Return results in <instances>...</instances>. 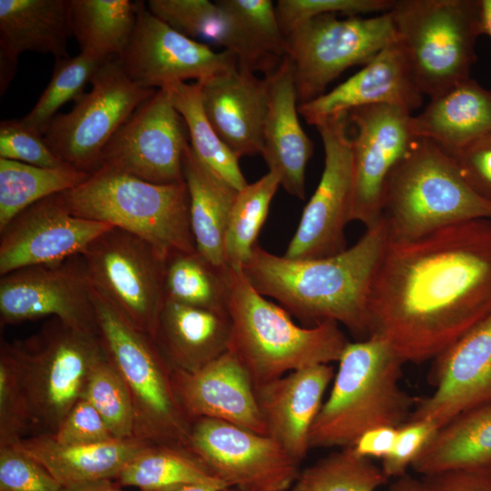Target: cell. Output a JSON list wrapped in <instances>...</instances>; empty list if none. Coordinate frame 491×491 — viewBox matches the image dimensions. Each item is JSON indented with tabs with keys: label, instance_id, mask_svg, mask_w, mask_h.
I'll return each instance as SVG.
<instances>
[{
	"label": "cell",
	"instance_id": "db71d44e",
	"mask_svg": "<svg viewBox=\"0 0 491 491\" xmlns=\"http://www.w3.org/2000/svg\"><path fill=\"white\" fill-rule=\"evenodd\" d=\"M65 491H122L115 480H100L65 488Z\"/></svg>",
	"mask_w": 491,
	"mask_h": 491
},
{
	"label": "cell",
	"instance_id": "44dd1931",
	"mask_svg": "<svg viewBox=\"0 0 491 491\" xmlns=\"http://www.w3.org/2000/svg\"><path fill=\"white\" fill-rule=\"evenodd\" d=\"M171 379L190 424L216 419L267 436L249 376L229 352L195 371L173 370Z\"/></svg>",
	"mask_w": 491,
	"mask_h": 491
},
{
	"label": "cell",
	"instance_id": "d4e9b609",
	"mask_svg": "<svg viewBox=\"0 0 491 491\" xmlns=\"http://www.w3.org/2000/svg\"><path fill=\"white\" fill-rule=\"evenodd\" d=\"M268 108L264 125L262 155L269 172L290 195L306 198V168L313 155V143L298 119L294 66L289 55L270 74Z\"/></svg>",
	"mask_w": 491,
	"mask_h": 491
},
{
	"label": "cell",
	"instance_id": "60d3db41",
	"mask_svg": "<svg viewBox=\"0 0 491 491\" xmlns=\"http://www.w3.org/2000/svg\"><path fill=\"white\" fill-rule=\"evenodd\" d=\"M148 10L181 35L224 47L229 44L225 15L216 2L207 0H149Z\"/></svg>",
	"mask_w": 491,
	"mask_h": 491
},
{
	"label": "cell",
	"instance_id": "f6af8a7d",
	"mask_svg": "<svg viewBox=\"0 0 491 491\" xmlns=\"http://www.w3.org/2000/svg\"><path fill=\"white\" fill-rule=\"evenodd\" d=\"M0 158L44 168L71 167L58 157L42 133L21 119L0 123Z\"/></svg>",
	"mask_w": 491,
	"mask_h": 491
},
{
	"label": "cell",
	"instance_id": "b9f144b4",
	"mask_svg": "<svg viewBox=\"0 0 491 491\" xmlns=\"http://www.w3.org/2000/svg\"><path fill=\"white\" fill-rule=\"evenodd\" d=\"M83 398L98 411L115 438L135 437V413L130 393L105 353L94 364Z\"/></svg>",
	"mask_w": 491,
	"mask_h": 491
},
{
	"label": "cell",
	"instance_id": "d6a6232c",
	"mask_svg": "<svg viewBox=\"0 0 491 491\" xmlns=\"http://www.w3.org/2000/svg\"><path fill=\"white\" fill-rule=\"evenodd\" d=\"M140 2L129 0H71V34L81 53L107 59L120 57L137 20Z\"/></svg>",
	"mask_w": 491,
	"mask_h": 491
},
{
	"label": "cell",
	"instance_id": "f1b7e54d",
	"mask_svg": "<svg viewBox=\"0 0 491 491\" xmlns=\"http://www.w3.org/2000/svg\"><path fill=\"white\" fill-rule=\"evenodd\" d=\"M71 0H0V56L25 51L69 57Z\"/></svg>",
	"mask_w": 491,
	"mask_h": 491
},
{
	"label": "cell",
	"instance_id": "e0dca14e",
	"mask_svg": "<svg viewBox=\"0 0 491 491\" xmlns=\"http://www.w3.org/2000/svg\"><path fill=\"white\" fill-rule=\"evenodd\" d=\"M412 114L388 105L357 107L348 112L355 127L352 138L353 196L350 222L366 228L382 220L387 179L418 139Z\"/></svg>",
	"mask_w": 491,
	"mask_h": 491
},
{
	"label": "cell",
	"instance_id": "3957f363",
	"mask_svg": "<svg viewBox=\"0 0 491 491\" xmlns=\"http://www.w3.org/2000/svg\"><path fill=\"white\" fill-rule=\"evenodd\" d=\"M224 276L231 325L227 352L254 387L286 373L339 361L350 341L337 323L297 326L285 308L254 288L242 269L227 266Z\"/></svg>",
	"mask_w": 491,
	"mask_h": 491
},
{
	"label": "cell",
	"instance_id": "7a4b0ae2",
	"mask_svg": "<svg viewBox=\"0 0 491 491\" xmlns=\"http://www.w3.org/2000/svg\"><path fill=\"white\" fill-rule=\"evenodd\" d=\"M387 242L382 218L335 256L289 259L256 244L241 269L259 294L276 300L305 326L332 321L363 340L370 336V286Z\"/></svg>",
	"mask_w": 491,
	"mask_h": 491
},
{
	"label": "cell",
	"instance_id": "30bf717a",
	"mask_svg": "<svg viewBox=\"0 0 491 491\" xmlns=\"http://www.w3.org/2000/svg\"><path fill=\"white\" fill-rule=\"evenodd\" d=\"M286 39L300 105L324 95L347 68L366 65L396 34L389 12L345 19L328 14L302 24Z\"/></svg>",
	"mask_w": 491,
	"mask_h": 491
},
{
	"label": "cell",
	"instance_id": "ba28073f",
	"mask_svg": "<svg viewBox=\"0 0 491 491\" xmlns=\"http://www.w3.org/2000/svg\"><path fill=\"white\" fill-rule=\"evenodd\" d=\"M6 344L19 372L31 436L53 435L83 398L89 373L105 354L99 336L52 317L35 335Z\"/></svg>",
	"mask_w": 491,
	"mask_h": 491
},
{
	"label": "cell",
	"instance_id": "c3c4849f",
	"mask_svg": "<svg viewBox=\"0 0 491 491\" xmlns=\"http://www.w3.org/2000/svg\"><path fill=\"white\" fill-rule=\"evenodd\" d=\"M437 430L434 424L424 420L407 421L398 427L391 452L382 459L381 468L385 475L390 479L406 474Z\"/></svg>",
	"mask_w": 491,
	"mask_h": 491
},
{
	"label": "cell",
	"instance_id": "6f0895ef",
	"mask_svg": "<svg viewBox=\"0 0 491 491\" xmlns=\"http://www.w3.org/2000/svg\"><path fill=\"white\" fill-rule=\"evenodd\" d=\"M220 491H240V490H238L236 488H234V487H225V488H224V489H222Z\"/></svg>",
	"mask_w": 491,
	"mask_h": 491
},
{
	"label": "cell",
	"instance_id": "ee69618b",
	"mask_svg": "<svg viewBox=\"0 0 491 491\" xmlns=\"http://www.w3.org/2000/svg\"><path fill=\"white\" fill-rule=\"evenodd\" d=\"M395 0H278L276 13L285 35L308 20L322 15L343 14L359 16L368 13H386Z\"/></svg>",
	"mask_w": 491,
	"mask_h": 491
},
{
	"label": "cell",
	"instance_id": "2e32d148",
	"mask_svg": "<svg viewBox=\"0 0 491 491\" xmlns=\"http://www.w3.org/2000/svg\"><path fill=\"white\" fill-rule=\"evenodd\" d=\"M45 316L98 335L90 283L82 255L24 267L0 278L1 326Z\"/></svg>",
	"mask_w": 491,
	"mask_h": 491
},
{
	"label": "cell",
	"instance_id": "1f68e13d",
	"mask_svg": "<svg viewBox=\"0 0 491 491\" xmlns=\"http://www.w3.org/2000/svg\"><path fill=\"white\" fill-rule=\"evenodd\" d=\"M491 466V404L456 416L442 426L411 467L423 476Z\"/></svg>",
	"mask_w": 491,
	"mask_h": 491
},
{
	"label": "cell",
	"instance_id": "8d00e7d4",
	"mask_svg": "<svg viewBox=\"0 0 491 491\" xmlns=\"http://www.w3.org/2000/svg\"><path fill=\"white\" fill-rule=\"evenodd\" d=\"M279 186L278 176L268 172L237 191L225 235V253L228 266L241 269L250 258Z\"/></svg>",
	"mask_w": 491,
	"mask_h": 491
},
{
	"label": "cell",
	"instance_id": "cb8c5ba5",
	"mask_svg": "<svg viewBox=\"0 0 491 491\" xmlns=\"http://www.w3.org/2000/svg\"><path fill=\"white\" fill-rule=\"evenodd\" d=\"M199 84L205 114L231 152L238 159L262 154L269 99L266 78L237 65Z\"/></svg>",
	"mask_w": 491,
	"mask_h": 491
},
{
	"label": "cell",
	"instance_id": "ab89813d",
	"mask_svg": "<svg viewBox=\"0 0 491 491\" xmlns=\"http://www.w3.org/2000/svg\"><path fill=\"white\" fill-rule=\"evenodd\" d=\"M105 60L84 53L74 57L55 59L48 85L34 108L21 119L22 122L44 135L57 111L84 94L85 85Z\"/></svg>",
	"mask_w": 491,
	"mask_h": 491
},
{
	"label": "cell",
	"instance_id": "4dcf8cb0",
	"mask_svg": "<svg viewBox=\"0 0 491 491\" xmlns=\"http://www.w3.org/2000/svg\"><path fill=\"white\" fill-rule=\"evenodd\" d=\"M229 35L226 51L237 65L265 75L274 71L288 55L286 36L279 25L276 6L270 0H218Z\"/></svg>",
	"mask_w": 491,
	"mask_h": 491
},
{
	"label": "cell",
	"instance_id": "74e56055",
	"mask_svg": "<svg viewBox=\"0 0 491 491\" xmlns=\"http://www.w3.org/2000/svg\"><path fill=\"white\" fill-rule=\"evenodd\" d=\"M225 267H215L196 250L173 254L165 261V300L201 308L225 309Z\"/></svg>",
	"mask_w": 491,
	"mask_h": 491
},
{
	"label": "cell",
	"instance_id": "7dc6e473",
	"mask_svg": "<svg viewBox=\"0 0 491 491\" xmlns=\"http://www.w3.org/2000/svg\"><path fill=\"white\" fill-rule=\"evenodd\" d=\"M50 436L65 446H92L116 439L98 411L85 398L72 407Z\"/></svg>",
	"mask_w": 491,
	"mask_h": 491
},
{
	"label": "cell",
	"instance_id": "4fadbf2b",
	"mask_svg": "<svg viewBox=\"0 0 491 491\" xmlns=\"http://www.w3.org/2000/svg\"><path fill=\"white\" fill-rule=\"evenodd\" d=\"M348 113L318 121L325 164L318 185L302 213L297 229L284 255L289 259H317L345 251L346 225L353 196L352 138Z\"/></svg>",
	"mask_w": 491,
	"mask_h": 491
},
{
	"label": "cell",
	"instance_id": "ac0fdd59",
	"mask_svg": "<svg viewBox=\"0 0 491 491\" xmlns=\"http://www.w3.org/2000/svg\"><path fill=\"white\" fill-rule=\"evenodd\" d=\"M127 76L148 89L170 86L195 79L203 83L237 65L226 50L188 38L155 17L139 3L131 39L119 57Z\"/></svg>",
	"mask_w": 491,
	"mask_h": 491
},
{
	"label": "cell",
	"instance_id": "4316f807",
	"mask_svg": "<svg viewBox=\"0 0 491 491\" xmlns=\"http://www.w3.org/2000/svg\"><path fill=\"white\" fill-rule=\"evenodd\" d=\"M151 443L133 437L92 446H65L50 435L24 437L14 447L42 465L65 488L115 480Z\"/></svg>",
	"mask_w": 491,
	"mask_h": 491
},
{
	"label": "cell",
	"instance_id": "681fc988",
	"mask_svg": "<svg viewBox=\"0 0 491 491\" xmlns=\"http://www.w3.org/2000/svg\"><path fill=\"white\" fill-rule=\"evenodd\" d=\"M466 184L491 202V135L481 137L451 155Z\"/></svg>",
	"mask_w": 491,
	"mask_h": 491
},
{
	"label": "cell",
	"instance_id": "d6986e66",
	"mask_svg": "<svg viewBox=\"0 0 491 491\" xmlns=\"http://www.w3.org/2000/svg\"><path fill=\"white\" fill-rule=\"evenodd\" d=\"M433 392L417 398L408 421L438 429L469 410L491 404V315L433 360Z\"/></svg>",
	"mask_w": 491,
	"mask_h": 491
},
{
	"label": "cell",
	"instance_id": "8fae6325",
	"mask_svg": "<svg viewBox=\"0 0 491 491\" xmlns=\"http://www.w3.org/2000/svg\"><path fill=\"white\" fill-rule=\"evenodd\" d=\"M90 83L91 91L76 99L70 112L56 115L44 133L62 161L87 174L99 168L107 143L155 92L131 80L118 56L106 59Z\"/></svg>",
	"mask_w": 491,
	"mask_h": 491
},
{
	"label": "cell",
	"instance_id": "484cf974",
	"mask_svg": "<svg viewBox=\"0 0 491 491\" xmlns=\"http://www.w3.org/2000/svg\"><path fill=\"white\" fill-rule=\"evenodd\" d=\"M226 309H207L165 300L154 340L173 370L195 371L227 352Z\"/></svg>",
	"mask_w": 491,
	"mask_h": 491
},
{
	"label": "cell",
	"instance_id": "f5cc1de1",
	"mask_svg": "<svg viewBox=\"0 0 491 491\" xmlns=\"http://www.w3.org/2000/svg\"><path fill=\"white\" fill-rule=\"evenodd\" d=\"M388 491H424L420 478L414 477L406 473L394 478Z\"/></svg>",
	"mask_w": 491,
	"mask_h": 491
},
{
	"label": "cell",
	"instance_id": "9c48e42d",
	"mask_svg": "<svg viewBox=\"0 0 491 491\" xmlns=\"http://www.w3.org/2000/svg\"><path fill=\"white\" fill-rule=\"evenodd\" d=\"M414 78L430 98L470 78L479 0H396L388 11Z\"/></svg>",
	"mask_w": 491,
	"mask_h": 491
},
{
	"label": "cell",
	"instance_id": "9a60e30c",
	"mask_svg": "<svg viewBox=\"0 0 491 491\" xmlns=\"http://www.w3.org/2000/svg\"><path fill=\"white\" fill-rule=\"evenodd\" d=\"M185 126L169 87L157 89L107 143L99 168L155 184L183 183V157L189 143Z\"/></svg>",
	"mask_w": 491,
	"mask_h": 491
},
{
	"label": "cell",
	"instance_id": "83f0119b",
	"mask_svg": "<svg viewBox=\"0 0 491 491\" xmlns=\"http://www.w3.org/2000/svg\"><path fill=\"white\" fill-rule=\"evenodd\" d=\"M418 138L430 140L453 155L468 144L491 135V90L471 77L430 98L412 116Z\"/></svg>",
	"mask_w": 491,
	"mask_h": 491
},
{
	"label": "cell",
	"instance_id": "52a82bcc",
	"mask_svg": "<svg viewBox=\"0 0 491 491\" xmlns=\"http://www.w3.org/2000/svg\"><path fill=\"white\" fill-rule=\"evenodd\" d=\"M93 302L104 351L132 398L135 437L187 448L191 424L174 394L173 368L154 338L132 325L94 287Z\"/></svg>",
	"mask_w": 491,
	"mask_h": 491
},
{
	"label": "cell",
	"instance_id": "f907efd6",
	"mask_svg": "<svg viewBox=\"0 0 491 491\" xmlns=\"http://www.w3.org/2000/svg\"><path fill=\"white\" fill-rule=\"evenodd\" d=\"M424 491H491L488 470L457 469L420 477Z\"/></svg>",
	"mask_w": 491,
	"mask_h": 491
},
{
	"label": "cell",
	"instance_id": "8992f818",
	"mask_svg": "<svg viewBox=\"0 0 491 491\" xmlns=\"http://www.w3.org/2000/svg\"><path fill=\"white\" fill-rule=\"evenodd\" d=\"M382 218L389 241H407L457 223L491 219V202L466 184L450 154L418 138L387 179Z\"/></svg>",
	"mask_w": 491,
	"mask_h": 491
},
{
	"label": "cell",
	"instance_id": "7bdbcfd3",
	"mask_svg": "<svg viewBox=\"0 0 491 491\" xmlns=\"http://www.w3.org/2000/svg\"><path fill=\"white\" fill-rule=\"evenodd\" d=\"M30 433V419L15 361L5 341L0 347V447L12 446Z\"/></svg>",
	"mask_w": 491,
	"mask_h": 491
},
{
	"label": "cell",
	"instance_id": "f546056e",
	"mask_svg": "<svg viewBox=\"0 0 491 491\" xmlns=\"http://www.w3.org/2000/svg\"><path fill=\"white\" fill-rule=\"evenodd\" d=\"M185 183L189 195V214L196 251L218 268L227 266L225 235L232 205L238 190L206 168L189 143L183 157Z\"/></svg>",
	"mask_w": 491,
	"mask_h": 491
},
{
	"label": "cell",
	"instance_id": "f35d334b",
	"mask_svg": "<svg viewBox=\"0 0 491 491\" xmlns=\"http://www.w3.org/2000/svg\"><path fill=\"white\" fill-rule=\"evenodd\" d=\"M388 480L372 459L345 447L300 470L289 491H376Z\"/></svg>",
	"mask_w": 491,
	"mask_h": 491
},
{
	"label": "cell",
	"instance_id": "7c38bea8",
	"mask_svg": "<svg viewBox=\"0 0 491 491\" xmlns=\"http://www.w3.org/2000/svg\"><path fill=\"white\" fill-rule=\"evenodd\" d=\"M81 255L92 286L153 337L165 301L166 259L145 239L115 226L99 235Z\"/></svg>",
	"mask_w": 491,
	"mask_h": 491
},
{
	"label": "cell",
	"instance_id": "ffe728a7",
	"mask_svg": "<svg viewBox=\"0 0 491 491\" xmlns=\"http://www.w3.org/2000/svg\"><path fill=\"white\" fill-rule=\"evenodd\" d=\"M112 226L74 215L55 195L38 201L0 231V276L81 255Z\"/></svg>",
	"mask_w": 491,
	"mask_h": 491
},
{
	"label": "cell",
	"instance_id": "d590c367",
	"mask_svg": "<svg viewBox=\"0 0 491 491\" xmlns=\"http://www.w3.org/2000/svg\"><path fill=\"white\" fill-rule=\"evenodd\" d=\"M168 87L175 106L185 120L189 145L197 159L236 190L246 187L248 183L240 169L239 159L221 140L205 114L200 84L182 82Z\"/></svg>",
	"mask_w": 491,
	"mask_h": 491
},
{
	"label": "cell",
	"instance_id": "e575fe53",
	"mask_svg": "<svg viewBox=\"0 0 491 491\" xmlns=\"http://www.w3.org/2000/svg\"><path fill=\"white\" fill-rule=\"evenodd\" d=\"M89 175L73 167L44 168L0 158V231L30 205L75 188Z\"/></svg>",
	"mask_w": 491,
	"mask_h": 491
},
{
	"label": "cell",
	"instance_id": "7402d4cb",
	"mask_svg": "<svg viewBox=\"0 0 491 491\" xmlns=\"http://www.w3.org/2000/svg\"><path fill=\"white\" fill-rule=\"evenodd\" d=\"M420 91L406 58L395 41L381 50L356 74L321 96L298 105L309 125L357 107L388 105L412 112L422 105Z\"/></svg>",
	"mask_w": 491,
	"mask_h": 491
},
{
	"label": "cell",
	"instance_id": "bcb514c9",
	"mask_svg": "<svg viewBox=\"0 0 491 491\" xmlns=\"http://www.w3.org/2000/svg\"><path fill=\"white\" fill-rule=\"evenodd\" d=\"M0 491H65L37 461L14 446L0 447Z\"/></svg>",
	"mask_w": 491,
	"mask_h": 491
},
{
	"label": "cell",
	"instance_id": "9f6ffc18",
	"mask_svg": "<svg viewBox=\"0 0 491 491\" xmlns=\"http://www.w3.org/2000/svg\"><path fill=\"white\" fill-rule=\"evenodd\" d=\"M480 34L491 38V0H479Z\"/></svg>",
	"mask_w": 491,
	"mask_h": 491
},
{
	"label": "cell",
	"instance_id": "603a6c76",
	"mask_svg": "<svg viewBox=\"0 0 491 491\" xmlns=\"http://www.w3.org/2000/svg\"><path fill=\"white\" fill-rule=\"evenodd\" d=\"M335 374L330 365H316L254 387L267 436L300 464L311 449L310 431Z\"/></svg>",
	"mask_w": 491,
	"mask_h": 491
},
{
	"label": "cell",
	"instance_id": "816d5d0a",
	"mask_svg": "<svg viewBox=\"0 0 491 491\" xmlns=\"http://www.w3.org/2000/svg\"><path fill=\"white\" fill-rule=\"evenodd\" d=\"M398 428L381 426L364 433L352 446L360 456L367 458H385L392 450Z\"/></svg>",
	"mask_w": 491,
	"mask_h": 491
},
{
	"label": "cell",
	"instance_id": "5b68a950",
	"mask_svg": "<svg viewBox=\"0 0 491 491\" xmlns=\"http://www.w3.org/2000/svg\"><path fill=\"white\" fill-rule=\"evenodd\" d=\"M55 197L74 215L138 235L165 259L178 252L196 250L185 182L155 184L101 167L79 185Z\"/></svg>",
	"mask_w": 491,
	"mask_h": 491
},
{
	"label": "cell",
	"instance_id": "6da1fadb",
	"mask_svg": "<svg viewBox=\"0 0 491 491\" xmlns=\"http://www.w3.org/2000/svg\"><path fill=\"white\" fill-rule=\"evenodd\" d=\"M368 313L370 336L386 341L405 364L434 360L491 315V219L388 240Z\"/></svg>",
	"mask_w": 491,
	"mask_h": 491
},
{
	"label": "cell",
	"instance_id": "680465c9",
	"mask_svg": "<svg viewBox=\"0 0 491 491\" xmlns=\"http://www.w3.org/2000/svg\"><path fill=\"white\" fill-rule=\"evenodd\" d=\"M488 471H489V472H490V474H491V466H490V468L488 469Z\"/></svg>",
	"mask_w": 491,
	"mask_h": 491
},
{
	"label": "cell",
	"instance_id": "5bb4252c",
	"mask_svg": "<svg viewBox=\"0 0 491 491\" xmlns=\"http://www.w3.org/2000/svg\"><path fill=\"white\" fill-rule=\"evenodd\" d=\"M187 448L240 491H288L300 472V463L269 436L221 420L192 423Z\"/></svg>",
	"mask_w": 491,
	"mask_h": 491
},
{
	"label": "cell",
	"instance_id": "836d02e7",
	"mask_svg": "<svg viewBox=\"0 0 491 491\" xmlns=\"http://www.w3.org/2000/svg\"><path fill=\"white\" fill-rule=\"evenodd\" d=\"M115 481L120 486H135L141 491L178 484L227 487L188 448L173 445H149Z\"/></svg>",
	"mask_w": 491,
	"mask_h": 491
},
{
	"label": "cell",
	"instance_id": "277c9868",
	"mask_svg": "<svg viewBox=\"0 0 491 491\" xmlns=\"http://www.w3.org/2000/svg\"><path fill=\"white\" fill-rule=\"evenodd\" d=\"M404 365L380 338L349 342L312 426L310 448L352 447L366 431L406 424L417 397L400 386Z\"/></svg>",
	"mask_w": 491,
	"mask_h": 491
},
{
	"label": "cell",
	"instance_id": "11a10c76",
	"mask_svg": "<svg viewBox=\"0 0 491 491\" xmlns=\"http://www.w3.org/2000/svg\"><path fill=\"white\" fill-rule=\"evenodd\" d=\"M225 487L205 484H178L143 491H220Z\"/></svg>",
	"mask_w": 491,
	"mask_h": 491
}]
</instances>
